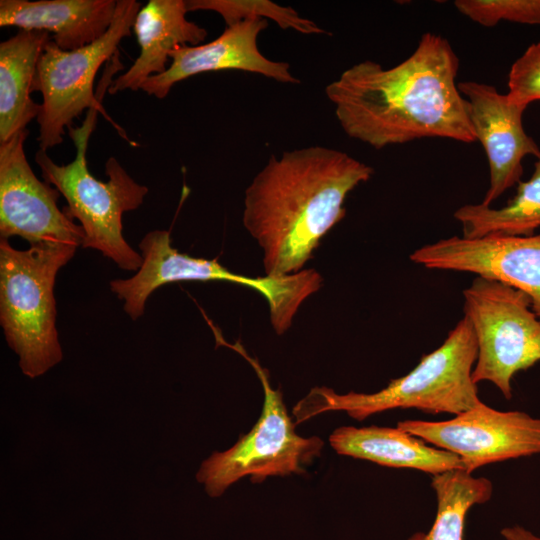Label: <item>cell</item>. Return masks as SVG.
Listing matches in <instances>:
<instances>
[{"mask_svg":"<svg viewBox=\"0 0 540 540\" xmlns=\"http://www.w3.org/2000/svg\"><path fill=\"white\" fill-rule=\"evenodd\" d=\"M477 353L474 330L463 316L441 346L423 355L416 367L385 388L340 394L325 386L314 387L293 407V421L302 424L331 411H343L358 421L392 409L460 414L482 402L472 379Z\"/></svg>","mask_w":540,"mask_h":540,"instance_id":"obj_3","label":"cell"},{"mask_svg":"<svg viewBox=\"0 0 540 540\" xmlns=\"http://www.w3.org/2000/svg\"><path fill=\"white\" fill-rule=\"evenodd\" d=\"M187 12L184 0H150L141 7L133 25L139 56L126 72L111 82L110 94L141 89L149 77L167 70L173 50L199 45L206 39V29L189 21Z\"/></svg>","mask_w":540,"mask_h":540,"instance_id":"obj_16","label":"cell"},{"mask_svg":"<svg viewBox=\"0 0 540 540\" xmlns=\"http://www.w3.org/2000/svg\"><path fill=\"white\" fill-rule=\"evenodd\" d=\"M509 100L528 106L540 100V40L530 45L512 64L508 74Z\"/></svg>","mask_w":540,"mask_h":540,"instance_id":"obj_23","label":"cell"},{"mask_svg":"<svg viewBox=\"0 0 540 540\" xmlns=\"http://www.w3.org/2000/svg\"><path fill=\"white\" fill-rule=\"evenodd\" d=\"M410 259L428 269L469 272L508 284L529 296L540 320V234L452 236L416 249Z\"/></svg>","mask_w":540,"mask_h":540,"instance_id":"obj_12","label":"cell"},{"mask_svg":"<svg viewBox=\"0 0 540 540\" xmlns=\"http://www.w3.org/2000/svg\"><path fill=\"white\" fill-rule=\"evenodd\" d=\"M27 129L0 143V238L18 236L30 246L46 242L81 245L82 227L57 206L60 192L40 181L27 161Z\"/></svg>","mask_w":540,"mask_h":540,"instance_id":"obj_11","label":"cell"},{"mask_svg":"<svg viewBox=\"0 0 540 540\" xmlns=\"http://www.w3.org/2000/svg\"><path fill=\"white\" fill-rule=\"evenodd\" d=\"M329 444L339 455L367 460L381 466L410 468L432 476L463 469L461 459L396 426H342L329 436Z\"/></svg>","mask_w":540,"mask_h":540,"instance_id":"obj_17","label":"cell"},{"mask_svg":"<svg viewBox=\"0 0 540 540\" xmlns=\"http://www.w3.org/2000/svg\"><path fill=\"white\" fill-rule=\"evenodd\" d=\"M397 427L457 455L470 474L488 464L540 454V418L483 402L449 420H404Z\"/></svg>","mask_w":540,"mask_h":540,"instance_id":"obj_10","label":"cell"},{"mask_svg":"<svg viewBox=\"0 0 540 540\" xmlns=\"http://www.w3.org/2000/svg\"><path fill=\"white\" fill-rule=\"evenodd\" d=\"M143 263L130 278L110 281L111 291L123 301L132 320L140 318L149 296L159 287L178 281H225L262 294L269 305L270 322L278 335L285 333L301 304L322 286L315 269H303L280 277H248L236 274L217 260L192 257L172 246L170 232L153 230L140 241Z\"/></svg>","mask_w":540,"mask_h":540,"instance_id":"obj_7","label":"cell"},{"mask_svg":"<svg viewBox=\"0 0 540 540\" xmlns=\"http://www.w3.org/2000/svg\"><path fill=\"white\" fill-rule=\"evenodd\" d=\"M268 26L265 19H248L227 26L215 40L195 46H180L170 53L171 63L161 74L149 77L141 90L159 99L189 77L212 71L241 70L263 75L275 81L299 84L286 62L273 61L258 49L260 32Z\"/></svg>","mask_w":540,"mask_h":540,"instance_id":"obj_14","label":"cell"},{"mask_svg":"<svg viewBox=\"0 0 540 540\" xmlns=\"http://www.w3.org/2000/svg\"><path fill=\"white\" fill-rule=\"evenodd\" d=\"M467 239L487 235L532 236L540 227V155L534 163L532 176L517 184L515 196L502 208L480 204H465L454 212Z\"/></svg>","mask_w":540,"mask_h":540,"instance_id":"obj_19","label":"cell"},{"mask_svg":"<svg viewBox=\"0 0 540 540\" xmlns=\"http://www.w3.org/2000/svg\"><path fill=\"white\" fill-rule=\"evenodd\" d=\"M459 58L441 35L425 33L414 52L384 68L361 61L329 83L325 94L339 125L375 149L422 138L473 143L468 102L456 77Z\"/></svg>","mask_w":540,"mask_h":540,"instance_id":"obj_1","label":"cell"},{"mask_svg":"<svg viewBox=\"0 0 540 540\" xmlns=\"http://www.w3.org/2000/svg\"><path fill=\"white\" fill-rule=\"evenodd\" d=\"M468 102L471 124L486 153L490 185L482 204L491 206L506 190L518 184L523 174V159L536 158L540 148L523 127L526 106L513 103L496 87L475 81L458 83Z\"/></svg>","mask_w":540,"mask_h":540,"instance_id":"obj_13","label":"cell"},{"mask_svg":"<svg viewBox=\"0 0 540 540\" xmlns=\"http://www.w3.org/2000/svg\"><path fill=\"white\" fill-rule=\"evenodd\" d=\"M187 11L208 10L222 16L227 26L248 19L272 20L282 29L302 34H325L326 30L304 18L290 6H281L268 0H187Z\"/></svg>","mask_w":540,"mask_h":540,"instance_id":"obj_21","label":"cell"},{"mask_svg":"<svg viewBox=\"0 0 540 540\" xmlns=\"http://www.w3.org/2000/svg\"><path fill=\"white\" fill-rule=\"evenodd\" d=\"M98 111L88 110L79 127L68 128L76 148L73 161L59 165L43 149L36 152L34 159L43 180L65 198L63 212L79 221L84 233L81 246L100 251L123 270L137 272L143 258L125 240L122 216L142 205L148 188L137 183L115 157L105 164L107 181L89 172L86 153Z\"/></svg>","mask_w":540,"mask_h":540,"instance_id":"obj_4","label":"cell"},{"mask_svg":"<svg viewBox=\"0 0 540 540\" xmlns=\"http://www.w3.org/2000/svg\"><path fill=\"white\" fill-rule=\"evenodd\" d=\"M431 487L437 500L434 522L428 532H415L407 540H464L466 516L490 500L492 482L458 469L433 475Z\"/></svg>","mask_w":540,"mask_h":540,"instance_id":"obj_20","label":"cell"},{"mask_svg":"<svg viewBox=\"0 0 540 540\" xmlns=\"http://www.w3.org/2000/svg\"><path fill=\"white\" fill-rule=\"evenodd\" d=\"M222 345L239 353L254 369L263 387L261 414L251 430L229 449L213 452L196 473L206 493L220 497L234 483L248 477L262 482L269 477L302 474L320 455L324 441L318 436L303 437L284 404L282 393L270 383L269 373L251 357L240 342L229 344L221 335Z\"/></svg>","mask_w":540,"mask_h":540,"instance_id":"obj_8","label":"cell"},{"mask_svg":"<svg viewBox=\"0 0 540 540\" xmlns=\"http://www.w3.org/2000/svg\"><path fill=\"white\" fill-rule=\"evenodd\" d=\"M141 3L117 0L113 22L107 32L84 47L65 51L49 40L39 59L32 92H40L42 102L37 117L40 149L63 142L65 129L84 110L103 112L100 101L110 86L112 75L122 69L118 59L121 40L131 29Z\"/></svg>","mask_w":540,"mask_h":540,"instance_id":"obj_6","label":"cell"},{"mask_svg":"<svg viewBox=\"0 0 540 540\" xmlns=\"http://www.w3.org/2000/svg\"><path fill=\"white\" fill-rule=\"evenodd\" d=\"M51 36L23 30L0 44V143L38 117L41 104L31 98L37 65Z\"/></svg>","mask_w":540,"mask_h":540,"instance_id":"obj_18","label":"cell"},{"mask_svg":"<svg viewBox=\"0 0 540 540\" xmlns=\"http://www.w3.org/2000/svg\"><path fill=\"white\" fill-rule=\"evenodd\" d=\"M500 534L504 540H540V536L520 525L504 527Z\"/></svg>","mask_w":540,"mask_h":540,"instance_id":"obj_24","label":"cell"},{"mask_svg":"<svg viewBox=\"0 0 540 540\" xmlns=\"http://www.w3.org/2000/svg\"><path fill=\"white\" fill-rule=\"evenodd\" d=\"M454 6L484 27H493L501 21L540 24V0H456Z\"/></svg>","mask_w":540,"mask_h":540,"instance_id":"obj_22","label":"cell"},{"mask_svg":"<svg viewBox=\"0 0 540 540\" xmlns=\"http://www.w3.org/2000/svg\"><path fill=\"white\" fill-rule=\"evenodd\" d=\"M373 172L323 146L272 155L245 190L242 217L263 251L266 276L303 270L321 239L345 217L348 194Z\"/></svg>","mask_w":540,"mask_h":540,"instance_id":"obj_2","label":"cell"},{"mask_svg":"<svg viewBox=\"0 0 540 540\" xmlns=\"http://www.w3.org/2000/svg\"><path fill=\"white\" fill-rule=\"evenodd\" d=\"M464 316L477 340L474 383L488 381L505 397L513 396L518 371L540 361V320L524 292L503 282L477 276L463 291Z\"/></svg>","mask_w":540,"mask_h":540,"instance_id":"obj_9","label":"cell"},{"mask_svg":"<svg viewBox=\"0 0 540 540\" xmlns=\"http://www.w3.org/2000/svg\"><path fill=\"white\" fill-rule=\"evenodd\" d=\"M78 246L46 242L18 250L0 238V324L29 378L43 375L63 358L54 285Z\"/></svg>","mask_w":540,"mask_h":540,"instance_id":"obj_5","label":"cell"},{"mask_svg":"<svg viewBox=\"0 0 540 540\" xmlns=\"http://www.w3.org/2000/svg\"><path fill=\"white\" fill-rule=\"evenodd\" d=\"M117 0H1L0 26L46 31L62 50H75L102 37Z\"/></svg>","mask_w":540,"mask_h":540,"instance_id":"obj_15","label":"cell"}]
</instances>
